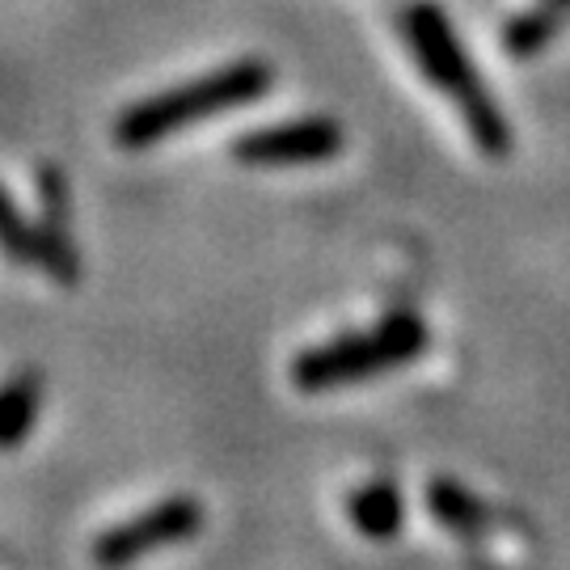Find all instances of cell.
Returning a JSON list of instances; mask_svg holds the SVG:
<instances>
[{"mask_svg": "<svg viewBox=\"0 0 570 570\" xmlns=\"http://www.w3.org/2000/svg\"><path fill=\"white\" fill-rule=\"evenodd\" d=\"M402 30H406L410 51L419 56L431 85L456 102L473 144H478L487 157H508L511 127H508V119H503L499 102L490 98V89L482 85V77L473 72V63H469L465 47H461L456 30H452V21L444 18L435 4L423 0V4H406V9H402Z\"/></svg>", "mask_w": 570, "mask_h": 570, "instance_id": "1", "label": "cell"}, {"mask_svg": "<svg viewBox=\"0 0 570 570\" xmlns=\"http://www.w3.org/2000/svg\"><path fill=\"white\" fill-rule=\"evenodd\" d=\"M271 68L263 60H237L228 68H216L199 81L178 85V89H165L157 98H144V102L127 106L115 122V140L122 148H153L157 140L195 127L204 119L228 115L245 102H258L266 89H271Z\"/></svg>", "mask_w": 570, "mask_h": 570, "instance_id": "2", "label": "cell"}, {"mask_svg": "<svg viewBox=\"0 0 570 570\" xmlns=\"http://www.w3.org/2000/svg\"><path fill=\"white\" fill-rule=\"evenodd\" d=\"M428 351V326L414 313H393L381 326L338 334L322 346H308L292 360V385L301 393L364 385L381 372L414 364Z\"/></svg>", "mask_w": 570, "mask_h": 570, "instance_id": "3", "label": "cell"}, {"mask_svg": "<svg viewBox=\"0 0 570 570\" xmlns=\"http://www.w3.org/2000/svg\"><path fill=\"white\" fill-rule=\"evenodd\" d=\"M204 529V508L195 499H161L148 511L122 520L115 529H106L98 541H94V567L98 570H122L131 562H140L148 553L165 550V546H183L195 532Z\"/></svg>", "mask_w": 570, "mask_h": 570, "instance_id": "4", "label": "cell"}, {"mask_svg": "<svg viewBox=\"0 0 570 570\" xmlns=\"http://www.w3.org/2000/svg\"><path fill=\"white\" fill-rule=\"evenodd\" d=\"M343 153V127L334 119H296L258 127L233 144V157L242 165H317Z\"/></svg>", "mask_w": 570, "mask_h": 570, "instance_id": "5", "label": "cell"}, {"mask_svg": "<svg viewBox=\"0 0 570 570\" xmlns=\"http://www.w3.org/2000/svg\"><path fill=\"white\" fill-rule=\"evenodd\" d=\"M346 515L367 541H393L402 532L406 508H402V494L393 482H367L346 499Z\"/></svg>", "mask_w": 570, "mask_h": 570, "instance_id": "6", "label": "cell"}, {"mask_svg": "<svg viewBox=\"0 0 570 570\" xmlns=\"http://www.w3.org/2000/svg\"><path fill=\"white\" fill-rule=\"evenodd\" d=\"M42 406V376L39 372H13L0 385V452H13L35 431Z\"/></svg>", "mask_w": 570, "mask_h": 570, "instance_id": "7", "label": "cell"}, {"mask_svg": "<svg viewBox=\"0 0 570 570\" xmlns=\"http://www.w3.org/2000/svg\"><path fill=\"white\" fill-rule=\"evenodd\" d=\"M428 508L444 529L461 532V537H478V532L490 529L487 503H482L473 490L461 487V482H449V478H435V482H431Z\"/></svg>", "mask_w": 570, "mask_h": 570, "instance_id": "8", "label": "cell"}, {"mask_svg": "<svg viewBox=\"0 0 570 570\" xmlns=\"http://www.w3.org/2000/svg\"><path fill=\"white\" fill-rule=\"evenodd\" d=\"M570 0H537L524 18H515L508 26V51L511 56H532L558 35V26L567 21Z\"/></svg>", "mask_w": 570, "mask_h": 570, "instance_id": "9", "label": "cell"}, {"mask_svg": "<svg viewBox=\"0 0 570 570\" xmlns=\"http://www.w3.org/2000/svg\"><path fill=\"white\" fill-rule=\"evenodd\" d=\"M0 249H4V258H13V263L42 266V271H47V242H42V228L30 225L4 190H0Z\"/></svg>", "mask_w": 570, "mask_h": 570, "instance_id": "10", "label": "cell"}]
</instances>
